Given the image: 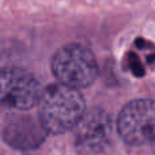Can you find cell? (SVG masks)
I'll use <instances>...</instances> for the list:
<instances>
[{"label": "cell", "instance_id": "6da1fadb", "mask_svg": "<svg viewBox=\"0 0 155 155\" xmlns=\"http://www.w3.org/2000/svg\"><path fill=\"white\" fill-rule=\"evenodd\" d=\"M38 117L48 134H64L74 129L86 113L79 90L61 83L51 84L41 93Z\"/></svg>", "mask_w": 155, "mask_h": 155}, {"label": "cell", "instance_id": "5b68a950", "mask_svg": "<svg viewBox=\"0 0 155 155\" xmlns=\"http://www.w3.org/2000/svg\"><path fill=\"white\" fill-rule=\"evenodd\" d=\"M76 128V143L87 151H104L112 140V120L109 114L101 109L86 112Z\"/></svg>", "mask_w": 155, "mask_h": 155}, {"label": "cell", "instance_id": "277c9868", "mask_svg": "<svg viewBox=\"0 0 155 155\" xmlns=\"http://www.w3.org/2000/svg\"><path fill=\"white\" fill-rule=\"evenodd\" d=\"M117 131L127 143L140 146L155 139V101L135 99L127 104L117 118Z\"/></svg>", "mask_w": 155, "mask_h": 155}, {"label": "cell", "instance_id": "3957f363", "mask_svg": "<svg viewBox=\"0 0 155 155\" xmlns=\"http://www.w3.org/2000/svg\"><path fill=\"white\" fill-rule=\"evenodd\" d=\"M41 87L31 74L21 68H0V112H25L38 104Z\"/></svg>", "mask_w": 155, "mask_h": 155}, {"label": "cell", "instance_id": "8992f818", "mask_svg": "<svg viewBox=\"0 0 155 155\" xmlns=\"http://www.w3.org/2000/svg\"><path fill=\"white\" fill-rule=\"evenodd\" d=\"M46 134L40 117L30 114H12L3 128L5 143L22 151L37 148L45 140Z\"/></svg>", "mask_w": 155, "mask_h": 155}, {"label": "cell", "instance_id": "7a4b0ae2", "mask_svg": "<svg viewBox=\"0 0 155 155\" xmlns=\"http://www.w3.org/2000/svg\"><path fill=\"white\" fill-rule=\"evenodd\" d=\"M52 72L59 83L72 88H84L95 80L98 64L93 52L78 44L60 48L52 59Z\"/></svg>", "mask_w": 155, "mask_h": 155}, {"label": "cell", "instance_id": "52a82bcc", "mask_svg": "<svg viewBox=\"0 0 155 155\" xmlns=\"http://www.w3.org/2000/svg\"><path fill=\"white\" fill-rule=\"evenodd\" d=\"M128 67H131L132 72L137 76H142L143 74H144L143 67H142V64H140V61H139L136 54H131V53L128 54Z\"/></svg>", "mask_w": 155, "mask_h": 155}]
</instances>
